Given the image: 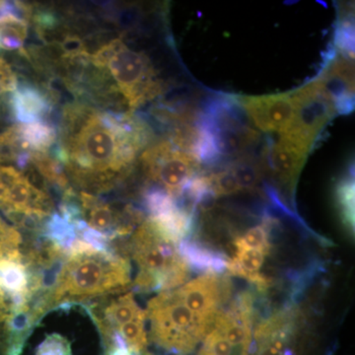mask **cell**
Segmentation results:
<instances>
[{"instance_id":"1","label":"cell","mask_w":355,"mask_h":355,"mask_svg":"<svg viewBox=\"0 0 355 355\" xmlns=\"http://www.w3.org/2000/svg\"><path fill=\"white\" fill-rule=\"evenodd\" d=\"M149 130L130 114L104 112L81 103L65 107L53 157L81 191L113 190L130 174Z\"/></svg>"},{"instance_id":"2","label":"cell","mask_w":355,"mask_h":355,"mask_svg":"<svg viewBox=\"0 0 355 355\" xmlns=\"http://www.w3.org/2000/svg\"><path fill=\"white\" fill-rule=\"evenodd\" d=\"M130 261L116 252L98 251L76 238L62 275L50 297V309L64 308L86 299L104 297L130 286Z\"/></svg>"},{"instance_id":"3","label":"cell","mask_w":355,"mask_h":355,"mask_svg":"<svg viewBox=\"0 0 355 355\" xmlns=\"http://www.w3.org/2000/svg\"><path fill=\"white\" fill-rule=\"evenodd\" d=\"M130 252L139 268L135 280L137 292L172 291L190 275V266L180 254L177 243L151 219H146L135 231Z\"/></svg>"},{"instance_id":"4","label":"cell","mask_w":355,"mask_h":355,"mask_svg":"<svg viewBox=\"0 0 355 355\" xmlns=\"http://www.w3.org/2000/svg\"><path fill=\"white\" fill-rule=\"evenodd\" d=\"M89 62L108 72L132 111L162 91L149 58L144 53L130 50L121 39L102 46L90 55Z\"/></svg>"},{"instance_id":"5","label":"cell","mask_w":355,"mask_h":355,"mask_svg":"<svg viewBox=\"0 0 355 355\" xmlns=\"http://www.w3.org/2000/svg\"><path fill=\"white\" fill-rule=\"evenodd\" d=\"M146 313L151 340L173 354H190L211 330L184 304L176 291L151 299Z\"/></svg>"},{"instance_id":"6","label":"cell","mask_w":355,"mask_h":355,"mask_svg":"<svg viewBox=\"0 0 355 355\" xmlns=\"http://www.w3.org/2000/svg\"><path fill=\"white\" fill-rule=\"evenodd\" d=\"M141 161L149 179L175 198L182 196L193 181L200 163L190 153L167 140L148 147L142 153Z\"/></svg>"},{"instance_id":"7","label":"cell","mask_w":355,"mask_h":355,"mask_svg":"<svg viewBox=\"0 0 355 355\" xmlns=\"http://www.w3.org/2000/svg\"><path fill=\"white\" fill-rule=\"evenodd\" d=\"M231 288L227 277L219 273H203L176 291L184 304L212 329L219 307L230 297Z\"/></svg>"},{"instance_id":"8","label":"cell","mask_w":355,"mask_h":355,"mask_svg":"<svg viewBox=\"0 0 355 355\" xmlns=\"http://www.w3.org/2000/svg\"><path fill=\"white\" fill-rule=\"evenodd\" d=\"M78 200L83 220L89 227L106 235L111 241L130 235L141 221L142 214L130 205L120 211L114 209L111 203L85 191L79 193Z\"/></svg>"},{"instance_id":"9","label":"cell","mask_w":355,"mask_h":355,"mask_svg":"<svg viewBox=\"0 0 355 355\" xmlns=\"http://www.w3.org/2000/svg\"><path fill=\"white\" fill-rule=\"evenodd\" d=\"M297 324V312L291 307L266 318L253 331L250 355H294Z\"/></svg>"},{"instance_id":"10","label":"cell","mask_w":355,"mask_h":355,"mask_svg":"<svg viewBox=\"0 0 355 355\" xmlns=\"http://www.w3.org/2000/svg\"><path fill=\"white\" fill-rule=\"evenodd\" d=\"M236 101L249 118L263 132H284L291 127L295 114L292 93L263 96H241Z\"/></svg>"},{"instance_id":"11","label":"cell","mask_w":355,"mask_h":355,"mask_svg":"<svg viewBox=\"0 0 355 355\" xmlns=\"http://www.w3.org/2000/svg\"><path fill=\"white\" fill-rule=\"evenodd\" d=\"M44 315L43 311L30 302L22 307L11 308L9 314L0 324V354H22L28 338Z\"/></svg>"},{"instance_id":"12","label":"cell","mask_w":355,"mask_h":355,"mask_svg":"<svg viewBox=\"0 0 355 355\" xmlns=\"http://www.w3.org/2000/svg\"><path fill=\"white\" fill-rule=\"evenodd\" d=\"M307 155V151L280 137L268 148L266 159L272 176L279 183L293 187Z\"/></svg>"},{"instance_id":"13","label":"cell","mask_w":355,"mask_h":355,"mask_svg":"<svg viewBox=\"0 0 355 355\" xmlns=\"http://www.w3.org/2000/svg\"><path fill=\"white\" fill-rule=\"evenodd\" d=\"M11 111L20 125L42 121L53 111L48 94L31 84H18L11 94Z\"/></svg>"},{"instance_id":"14","label":"cell","mask_w":355,"mask_h":355,"mask_svg":"<svg viewBox=\"0 0 355 355\" xmlns=\"http://www.w3.org/2000/svg\"><path fill=\"white\" fill-rule=\"evenodd\" d=\"M266 256L268 254L261 250L236 248L233 258L228 259L226 270L231 275L247 279L259 291H265L272 284V279L261 272Z\"/></svg>"},{"instance_id":"15","label":"cell","mask_w":355,"mask_h":355,"mask_svg":"<svg viewBox=\"0 0 355 355\" xmlns=\"http://www.w3.org/2000/svg\"><path fill=\"white\" fill-rule=\"evenodd\" d=\"M178 250L190 268L219 275L226 270L228 259L220 252L203 246L200 242L184 240L178 244Z\"/></svg>"},{"instance_id":"16","label":"cell","mask_w":355,"mask_h":355,"mask_svg":"<svg viewBox=\"0 0 355 355\" xmlns=\"http://www.w3.org/2000/svg\"><path fill=\"white\" fill-rule=\"evenodd\" d=\"M15 127L20 139L31 153H46L57 142V130L43 121Z\"/></svg>"},{"instance_id":"17","label":"cell","mask_w":355,"mask_h":355,"mask_svg":"<svg viewBox=\"0 0 355 355\" xmlns=\"http://www.w3.org/2000/svg\"><path fill=\"white\" fill-rule=\"evenodd\" d=\"M0 286L8 295L29 293V273L21 261H0Z\"/></svg>"},{"instance_id":"18","label":"cell","mask_w":355,"mask_h":355,"mask_svg":"<svg viewBox=\"0 0 355 355\" xmlns=\"http://www.w3.org/2000/svg\"><path fill=\"white\" fill-rule=\"evenodd\" d=\"M41 235L64 249L67 254L77 238L74 224L57 212L51 214L44 222Z\"/></svg>"},{"instance_id":"19","label":"cell","mask_w":355,"mask_h":355,"mask_svg":"<svg viewBox=\"0 0 355 355\" xmlns=\"http://www.w3.org/2000/svg\"><path fill=\"white\" fill-rule=\"evenodd\" d=\"M30 164L36 167L44 180L53 186L58 187V189L64 191V193L71 189L69 179L65 175L64 166L53 156L49 155L48 153H32Z\"/></svg>"},{"instance_id":"20","label":"cell","mask_w":355,"mask_h":355,"mask_svg":"<svg viewBox=\"0 0 355 355\" xmlns=\"http://www.w3.org/2000/svg\"><path fill=\"white\" fill-rule=\"evenodd\" d=\"M270 230H272V220L270 218L263 219L259 225L248 229L246 232L237 236L234 240V246L261 250L270 254L272 248V241H270Z\"/></svg>"},{"instance_id":"21","label":"cell","mask_w":355,"mask_h":355,"mask_svg":"<svg viewBox=\"0 0 355 355\" xmlns=\"http://www.w3.org/2000/svg\"><path fill=\"white\" fill-rule=\"evenodd\" d=\"M336 200L343 224L350 233H354V180L349 177L336 187Z\"/></svg>"},{"instance_id":"22","label":"cell","mask_w":355,"mask_h":355,"mask_svg":"<svg viewBox=\"0 0 355 355\" xmlns=\"http://www.w3.org/2000/svg\"><path fill=\"white\" fill-rule=\"evenodd\" d=\"M146 318L132 320L119 326L116 328V333L123 338L127 343L128 349L133 352L140 354L147 345V336L146 331Z\"/></svg>"},{"instance_id":"23","label":"cell","mask_w":355,"mask_h":355,"mask_svg":"<svg viewBox=\"0 0 355 355\" xmlns=\"http://www.w3.org/2000/svg\"><path fill=\"white\" fill-rule=\"evenodd\" d=\"M207 181H209L210 191L214 198L223 197V196L233 195V193L241 191L239 184L231 170L226 169L223 171L214 173L209 175Z\"/></svg>"},{"instance_id":"24","label":"cell","mask_w":355,"mask_h":355,"mask_svg":"<svg viewBox=\"0 0 355 355\" xmlns=\"http://www.w3.org/2000/svg\"><path fill=\"white\" fill-rule=\"evenodd\" d=\"M234 175L241 191L256 190L260 181L261 171L257 166L247 161H238L229 167Z\"/></svg>"},{"instance_id":"25","label":"cell","mask_w":355,"mask_h":355,"mask_svg":"<svg viewBox=\"0 0 355 355\" xmlns=\"http://www.w3.org/2000/svg\"><path fill=\"white\" fill-rule=\"evenodd\" d=\"M34 355H72L71 343L60 334H51L37 347Z\"/></svg>"},{"instance_id":"26","label":"cell","mask_w":355,"mask_h":355,"mask_svg":"<svg viewBox=\"0 0 355 355\" xmlns=\"http://www.w3.org/2000/svg\"><path fill=\"white\" fill-rule=\"evenodd\" d=\"M23 173L12 166H0V209L3 207L11 186L21 176Z\"/></svg>"},{"instance_id":"27","label":"cell","mask_w":355,"mask_h":355,"mask_svg":"<svg viewBox=\"0 0 355 355\" xmlns=\"http://www.w3.org/2000/svg\"><path fill=\"white\" fill-rule=\"evenodd\" d=\"M18 85L17 76L3 58H0V100L7 92H13Z\"/></svg>"},{"instance_id":"28","label":"cell","mask_w":355,"mask_h":355,"mask_svg":"<svg viewBox=\"0 0 355 355\" xmlns=\"http://www.w3.org/2000/svg\"><path fill=\"white\" fill-rule=\"evenodd\" d=\"M105 355H139L128 347H112L105 349Z\"/></svg>"},{"instance_id":"29","label":"cell","mask_w":355,"mask_h":355,"mask_svg":"<svg viewBox=\"0 0 355 355\" xmlns=\"http://www.w3.org/2000/svg\"><path fill=\"white\" fill-rule=\"evenodd\" d=\"M144 355H153V354H144Z\"/></svg>"}]
</instances>
